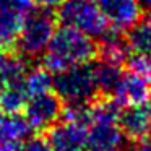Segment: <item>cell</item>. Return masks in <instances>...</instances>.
<instances>
[{
    "instance_id": "30bf717a",
    "label": "cell",
    "mask_w": 151,
    "mask_h": 151,
    "mask_svg": "<svg viewBox=\"0 0 151 151\" xmlns=\"http://www.w3.org/2000/svg\"><path fill=\"white\" fill-rule=\"evenodd\" d=\"M31 125L20 114H0V151H20L23 143L31 138Z\"/></svg>"
},
{
    "instance_id": "52a82bcc",
    "label": "cell",
    "mask_w": 151,
    "mask_h": 151,
    "mask_svg": "<svg viewBox=\"0 0 151 151\" xmlns=\"http://www.w3.org/2000/svg\"><path fill=\"white\" fill-rule=\"evenodd\" d=\"M88 125L86 122L63 117L49 128L46 140L54 151H86Z\"/></svg>"
},
{
    "instance_id": "44dd1931",
    "label": "cell",
    "mask_w": 151,
    "mask_h": 151,
    "mask_svg": "<svg viewBox=\"0 0 151 151\" xmlns=\"http://www.w3.org/2000/svg\"><path fill=\"white\" fill-rule=\"evenodd\" d=\"M133 151H151V135L145 140L138 141V145L133 148Z\"/></svg>"
},
{
    "instance_id": "6da1fadb",
    "label": "cell",
    "mask_w": 151,
    "mask_h": 151,
    "mask_svg": "<svg viewBox=\"0 0 151 151\" xmlns=\"http://www.w3.org/2000/svg\"><path fill=\"white\" fill-rule=\"evenodd\" d=\"M98 55V44L91 36L62 24L57 28L42 55V65L50 73L89 63Z\"/></svg>"
},
{
    "instance_id": "ac0fdd59",
    "label": "cell",
    "mask_w": 151,
    "mask_h": 151,
    "mask_svg": "<svg viewBox=\"0 0 151 151\" xmlns=\"http://www.w3.org/2000/svg\"><path fill=\"white\" fill-rule=\"evenodd\" d=\"M125 63L132 73L151 85V54H130Z\"/></svg>"
},
{
    "instance_id": "5b68a950",
    "label": "cell",
    "mask_w": 151,
    "mask_h": 151,
    "mask_svg": "<svg viewBox=\"0 0 151 151\" xmlns=\"http://www.w3.org/2000/svg\"><path fill=\"white\" fill-rule=\"evenodd\" d=\"M62 104L63 102L52 89L33 94L26 99V104L23 107L24 119L33 130H49L54 124L59 122L63 111Z\"/></svg>"
},
{
    "instance_id": "9a60e30c",
    "label": "cell",
    "mask_w": 151,
    "mask_h": 151,
    "mask_svg": "<svg viewBox=\"0 0 151 151\" xmlns=\"http://www.w3.org/2000/svg\"><path fill=\"white\" fill-rule=\"evenodd\" d=\"M93 72H94L98 91L106 96H112L117 83L120 81L122 75H124L120 63L111 62L106 59H99L98 62L93 60Z\"/></svg>"
},
{
    "instance_id": "9c48e42d",
    "label": "cell",
    "mask_w": 151,
    "mask_h": 151,
    "mask_svg": "<svg viewBox=\"0 0 151 151\" xmlns=\"http://www.w3.org/2000/svg\"><path fill=\"white\" fill-rule=\"evenodd\" d=\"M111 28L127 31L141 18V7L138 0H96Z\"/></svg>"
},
{
    "instance_id": "8fae6325",
    "label": "cell",
    "mask_w": 151,
    "mask_h": 151,
    "mask_svg": "<svg viewBox=\"0 0 151 151\" xmlns=\"http://www.w3.org/2000/svg\"><path fill=\"white\" fill-rule=\"evenodd\" d=\"M150 86V83H146L143 78H140L138 75H135L128 70V72H124L111 98L120 106L141 104L151 98Z\"/></svg>"
},
{
    "instance_id": "e0dca14e",
    "label": "cell",
    "mask_w": 151,
    "mask_h": 151,
    "mask_svg": "<svg viewBox=\"0 0 151 151\" xmlns=\"http://www.w3.org/2000/svg\"><path fill=\"white\" fill-rule=\"evenodd\" d=\"M24 89H26L28 98L44 91H50L52 89V73L44 67L28 70L26 76H24Z\"/></svg>"
},
{
    "instance_id": "8992f818",
    "label": "cell",
    "mask_w": 151,
    "mask_h": 151,
    "mask_svg": "<svg viewBox=\"0 0 151 151\" xmlns=\"http://www.w3.org/2000/svg\"><path fill=\"white\" fill-rule=\"evenodd\" d=\"M128 138L124 135L119 120L89 119L86 132V151H127Z\"/></svg>"
},
{
    "instance_id": "ffe728a7",
    "label": "cell",
    "mask_w": 151,
    "mask_h": 151,
    "mask_svg": "<svg viewBox=\"0 0 151 151\" xmlns=\"http://www.w3.org/2000/svg\"><path fill=\"white\" fill-rule=\"evenodd\" d=\"M34 5H37L39 8H44V10H59V7L63 4V0H33Z\"/></svg>"
},
{
    "instance_id": "2e32d148",
    "label": "cell",
    "mask_w": 151,
    "mask_h": 151,
    "mask_svg": "<svg viewBox=\"0 0 151 151\" xmlns=\"http://www.w3.org/2000/svg\"><path fill=\"white\" fill-rule=\"evenodd\" d=\"M127 44L133 54H151V20L138 21L127 29Z\"/></svg>"
},
{
    "instance_id": "7a4b0ae2",
    "label": "cell",
    "mask_w": 151,
    "mask_h": 151,
    "mask_svg": "<svg viewBox=\"0 0 151 151\" xmlns=\"http://www.w3.org/2000/svg\"><path fill=\"white\" fill-rule=\"evenodd\" d=\"M52 91L65 106L91 104L99 93L93 72V62L54 73Z\"/></svg>"
},
{
    "instance_id": "7c38bea8",
    "label": "cell",
    "mask_w": 151,
    "mask_h": 151,
    "mask_svg": "<svg viewBox=\"0 0 151 151\" xmlns=\"http://www.w3.org/2000/svg\"><path fill=\"white\" fill-rule=\"evenodd\" d=\"M28 67L23 57L0 50V93L8 88L23 85Z\"/></svg>"
},
{
    "instance_id": "d6986e66",
    "label": "cell",
    "mask_w": 151,
    "mask_h": 151,
    "mask_svg": "<svg viewBox=\"0 0 151 151\" xmlns=\"http://www.w3.org/2000/svg\"><path fill=\"white\" fill-rule=\"evenodd\" d=\"M20 151H54L50 148L49 141L42 137H31L23 143Z\"/></svg>"
},
{
    "instance_id": "4fadbf2b",
    "label": "cell",
    "mask_w": 151,
    "mask_h": 151,
    "mask_svg": "<svg viewBox=\"0 0 151 151\" xmlns=\"http://www.w3.org/2000/svg\"><path fill=\"white\" fill-rule=\"evenodd\" d=\"M24 17L26 15L21 12L0 4V50H8L17 46Z\"/></svg>"
},
{
    "instance_id": "7402d4cb",
    "label": "cell",
    "mask_w": 151,
    "mask_h": 151,
    "mask_svg": "<svg viewBox=\"0 0 151 151\" xmlns=\"http://www.w3.org/2000/svg\"><path fill=\"white\" fill-rule=\"evenodd\" d=\"M141 10H146V12H151V0H138Z\"/></svg>"
},
{
    "instance_id": "ba28073f",
    "label": "cell",
    "mask_w": 151,
    "mask_h": 151,
    "mask_svg": "<svg viewBox=\"0 0 151 151\" xmlns=\"http://www.w3.org/2000/svg\"><path fill=\"white\" fill-rule=\"evenodd\" d=\"M119 125L128 141H141L151 135V102L132 104L120 109Z\"/></svg>"
},
{
    "instance_id": "277c9868",
    "label": "cell",
    "mask_w": 151,
    "mask_h": 151,
    "mask_svg": "<svg viewBox=\"0 0 151 151\" xmlns=\"http://www.w3.org/2000/svg\"><path fill=\"white\" fill-rule=\"evenodd\" d=\"M57 18L62 24L99 39L111 28L98 4L93 0H63L59 7Z\"/></svg>"
},
{
    "instance_id": "5bb4252c",
    "label": "cell",
    "mask_w": 151,
    "mask_h": 151,
    "mask_svg": "<svg viewBox=\"0 0 151 151\" xmlns=\"http://www.w3.org/2000/svg\"><path fill=\"white\" fill-rule=\"evenodd\" d=\"M98 54H101V59L111 60L115 63H124L130 55V49L127 44V37L122 34V31L109 28L101 37L98 44Z\"/></svg>"
},
{
    "instance_id": "3957f363",
    "label": "cell",
    "mask_w": 151,
    "mask_h": 151,
    "mask_svg": "<svg viewBox=\"0 0 151 151\" xmlns=\"http://www.w3.org/2000/svg\"><path fill=\"white\" fill-rule=\"evenodd\" d=\"M57 29V18L52 12L44 8H33L23 20L17 46L23 59L42 57Z\"/></svg>"
}]
</instances>
